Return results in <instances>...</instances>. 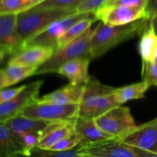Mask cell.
Returning <instances> with one entry per match:
<instances>
[{
	"label": "cell",
	"instance_id": "obj_1",
	"mask_svg": "<svg viewBox=\"0 0 157 157\" xmlns=\"http://www.w3.org/2000/svg\"><path fill=\"white\" fill-rule=\"evenodd\" d=\"M150 20L143 18L124 25L110 26L102 21L94 31L90 41L89 57L90 59L100 58L109 50L124 41L140 35Z\"/></svg>",
	"mask_w": 157,
	"mask_h": 157
},
{
	"label": "cell",
	"instance_id": "obj_2",
	"mask_svg": "<svg viewBox=\"0 0 157 157\" xmlns=\"http://www.w3.org/2000/svg\"><path fill=\"white\" fill-rule=\"evenodd\" d=\"M114 88L101 84L91 77L84 85V95L79 104V116L96 118L113 107L121 105L115 96Z\"/></svg>",
	"mask_w": 157,
	"mask_h": 157
},
{
	"label": "cell",
	"instance_id": "obj_3",
	"mask_svg": "<svg viewBox=\"0 0 157 157\" xmlns=\"http://www.w3.org/2000/svg\"><path fill=\"white\" fill-rule=\"evenodd\" d=\"M75 13H77L75 9H40L32 8L17 14L16 29L21 44L56 20Z\"/></svg>",
	"mask_w": 157,
	"mask_h": 157
},
{
	"label": "cell",
	"instance_id": "obj_4",
	"mask_svg": "<svg viewBox=\"0 0 157 157\" xmlns=\"http://www.w3.org/2000/svg\"><path fill=\"white\" fill-rule=\"evenodd\" d=\"M94 31L90 27L78 38L55 50L51 58L38 67L34 75L56 73L58 67L66 61L81 57L90 58L89 50Z\"/></svg>",
	"mask_w": 157,
	"mask_h": 157
},
{
	"label": "cell",
	"instance_id": "obj_5",
	"mask_svg": "<svg viewBox=\"0 0 157 157\" xmlns=\"http://www.w3.org/2000/svg\"><path fill=\"white\" fill-rule=\"evenodd\" d=\"M78 150L81 157H156L118 138L94 144L81 143L78 145Z\"/></svg>",
	"mask_w": 157,
	"mask_h": 157
},
{
	"label": "cell",
	"instance_id": "obj_6",
	"mask_svg": "<svg viewBox=\"0 0 157 157\" xmlns=\"http://www.w3.org/2000/svg\"><path fill=\"white\" fill-rule=\"evenodd\" d=\"M36 98L29 103L20 114L33 119L55 122H74L79 116V104L44 103L37 101Z\"/></svg>",
	"mask_w": 157,
	"mask_h": 157
},
{
	"label": "cell",
	"instance_id": "obj_7",
	"mask_svg": "<svg viewBox=\"0 0 157 157\" xmlns=\"http://www.w3.org/2000/svg\"><path fill=\"white\" fill-rule=\"evenodd\" d=\"M94 13H75L56 20L41 32L23 42L18 51L32 45L51 47L56 50L58 42L61 37L68 30L71 26Z\"/></svg>",
	"mask_w": 157,
	"mask_h": 157
},
{
	"label": "cell",
	"instance_id": "obj_8",
	"mask_svg": "<svg viewBox=\"0 0 157 157\" xmlns=\"http://www.w3.org/2000/svg\"><path fill=\"white\" fill-rule=\"evenodd\" d=\"M98 125L114 138L121 139L136 127L129 107L117 106L94 118Z\"/></svg>",
	"mask_w": 157,
	"mask_h": 157
},
{
	"label": "cell",
	"instance_id": "obj_9",
	"mask_svg": "<svg viewBox=\"0 0 157 157\" xmlns=\"http://www.w3.org/2000/svg\"><path fill=\"white\" fill-rule=\"evenodd\" d=\"M97 21L110 26L124 25L146 18V9L140 6H107L94 12Z\"/></svg>",
	"mask_w": 157,
	"mask_h": 157
},
{
	"label": "cell",
	"instance_id": "obj_10",
	"mask_svg": "<svg viewBox=\"0 0 157 157\" xmlns=\"http://www.w3.org/2000/svg\"><path fill=\"white\" fill-rule=\"evenodd\" d=\"M44 81L38 80L26 84L18 94L9 101L0 104V122H5L17 115L33 100L38 98Z\"/></svg>",
	"mask_w": 157,
	"mask_h": 157
},
{
	"label": "cell",
	"instance_id": "obj_11",
	"mask_svg": "<svg viewBox=\"0 0 157 157\" xmlns=\"http://www.w3.org/2000/svg\"><path fill=\"white\" fill-rule=\"evenodd\" d=\"M124 142L153 153L157 157V117L121 138Z\"/></svg>",
	"mask_w": 157,
	"mask_h": 157
},
{
	"label": "cell",
	"instance_id": "obj_12",
	"mask_svg": "<svg viewBox=\"0 0 157 157\" xmlns=\"http://www.w3.org/2000/svg\"><path fill=\"white\" fill-rule=\"evenodd\" d=\"M55 49L51 47L32 45L24 48L12 55L8 64L39 67L53 55Z\"/></svg>",
	"mask_w": 157,
	"mask_h": 157
},
{
	"label": "cell",
	"instance_id": "obj_13",
	"mask_svg": "<svg viewBox=\"0 0 157 157\" xmlns=\"http://www.w3.org/2000/svg\"><path fill=\"white\" fill-rule=\"evenodd\" d=\"M90 61L91 59L88 57H81L70 60L60 66L56 73L67 78L71 84L85 85L91 78L88 73Z\"/></svg>",
	"mask_w": 157,
	"mask_h": 157
},
{
	"label": "cell",
	"instance_id": "obj_14",
	"mask_svg": "<svg viewBox=\"0 0 157 157\" xmlns=\"http://www.w3.org/2000/svg\"><path fill=\"white\" fill-rule=\"evenodd\" d=\"M17 14L0 15V48L9 55L17 52L21 46L16 29Z\"/></svg>",
	"mask_w": 157,
	"mask_h": 157
},
{
	"label": "cell",
	"instance_id": "obj_15",
	"mask_svg": "<svg viewBox=\"0 0 157 157\" xmlns=\"http://www.w3.org/2000/svg\"><path fill=\"white\" fill-rule=\"evenodd\" d=\"M84 85H75L69 83L67 85L42 97H38L37 101L58 104H79L82 100Z\"/></svg>",
	"mask_w": 157,
	"mask_h": 157
},
{
	"label": "cell",
	"instance_id": "obj_16",
	"mask_svg": "<svg viewBox=\"0 0 157 157\" xmlns=\"http://www.w3.org/2000/svg\"><path fill=\"white\" fill-rule=\"evenodd\" d=\"M74 128L75 132L81 137L83 144H94L114 138L104 132L98 125L94 118L78 116L74 121Z\"/></svg>",
	"mask_w": 157,
	"mask_h": 157
},
{
	"label": "cell",
	"instance_id": "obj_17",
	"mask_svg": "<svg viewBox=\"0 0 157 157\" xmlns=\"http://www.w3.org/2000/svg\"><path fill=\"white\" fill-rule=\"evenodd\" d=\"M54 122L55 121L33 119V118L22 116L21 114L17 115L15 117L5 121L6 125L17 136L27 133H41L44 136L49 126Z\"/></svg>",
	"mask_w": 157,
	"mask_h": 157
},
{
	"label": "cell",
	"instance_id": "obj_18",
	"mask_svg": "<svg viewBox=\"0 0 157 157\" xmlns=\"http://www.w3.org/2000/svg\"><path fill=\"white\" fill-rule=\"evenodd\" d=\"M18 156H25L23 146L6 123L0 122V157Z\"/></svg>",
	"mask_w": 157,
	"mask_h": 157
},
{
	"label": "cell",
	"instance_id": "obj_19",
	"mask_svg": "<svg viewBox=\"0 0 157 157\" xmlns=\"http://www.w3.org/2000/svg\"><path fill=\"white\" fill-rule=\"evenodd\" d=\"M37 69L38 67L35 66L8 64L5 68L0 69V89L7 88L29 77L34 76Z\"/></svg>",
	"mask_w": 157,
	"mask_h": 157
},
{
	"label": "cell",
	"instance_id": "obj_20",
	"mask_svg": "<svg viewBox=\"0 0 157 157\" xmlns=\"http://www.w3.org/2000/svg\"><path fill=\"white\" fill-rule=\"evenodd\" d=\"M139 52L142 61L154 63L157 58V35L150 20L140 33Z\"/></svg>",
	"mask_w": 157,
	"mask_h": 157
},
{
	"label": "cell",
	"instance_id": "obj_21",
	"mask_svg": "<svg viewBox=\"0 0 157 157\" xmlns=\"http://www.w3.org/2000/svg\"><path fill=\"white\" fill-rule=\"evenodd\" d=\"M74 133H75L74 122H58L41 138L37 147L48 150Z\"/></svg>",
	"mask_w": 157,
	"mask_h": 157
},
{
	"label": "cell",
	"instance_id": "obj_22",
	"mask_svg": "<svg viewBox=\"0 0 157 157\" xmlns=\"http://www.w3.org/2000/svg\"><path fill=\"white\" fill-rule=\"evenodd\" d=\"M150 87L149 84L142 80V81L124 87H115L113 92L118 102L122 105L124 103L132 100L144 98L146 97V93Z\"/></svg>",
	"mask_w": 157,
	"mask_h": 157
},
{
	"label": "cell",
	"instance_id": "obj_23",
	"mask_svg": "<svg viewBox=\"0 0 157 157\" xmlns=\"http://www.w3.org/2000/svg\"><path fill=\"white\" fill-rule=\"evenodd\" d=\"M97 21L94 14L92 15L84 18L83 19L80 20L79 21L74 24L73 25L71 26L68 30L61 37L58 42V46L57 49L62 48L72 41L73 40L76 39L78 37L81 36L83 33L86 32L88 29L91 27L92 24Z\"/></svg>",
	"mask_w": 157,
	"mask_h": 157
},
{
	"label": "cell",
	"instance_id": "obj_24",
	"mask_svg": "<svg viewBox=\"0 0 157 157\" xmlns=\"http://www.w3.org/2000/svg\"><path fill=\"white\" fill-rule=\"evenodd\" d=\"M30 0H1L0 15L18 14L29 8Z\"/></svg>",
	"mask_w": 157,
	"mask_h": 157
},
{
	"label": "cell",
	"instance_id": "obj_25",
	"mask_svg": "<svg viewBox=\"0 0 157 157\" xmlns=\"http://www.w3.org/2000/svg\"><path fill=\"white\" fill-rule=\"evenodd\" d=\"M84 0H44L32 8L40 9H75Z\"/></svg>",
	"mask_w": 157,
	"mask_h": 157
},
{
	"label": "cell",
	"instance_id": "obj_26",
	"mask_svg": "<svg viewBox=\"0 0 157 157\" xmlns=\"http://www.w3.org/2000/svg\"><path fill=\"white\" fill-rule=\"evenodd\" d=\"M31 156L41 157H81L79 150H78V146L71 149V150H66V151H55V150H44V149H40L36 147L31 151Z\"/></svg>",
	"mask_w": 157,
	"mask_h": 157
},
{
	"label": "cell",
	"instance_id": "obj_27",
	"mask_svg": "<svg viewBox=\"0 0 157 157\" xmlns=\"http://www.w3.org/2000/svg\"><path fill=\"white\" fill-rule=\"evenodd\" d=\"M81 143H82V139L75 132L73 134L60 140L59 142L55 144V145L52 146L51 148L48 149V150H55V151H66V150H71V149L78 147Z\"/></svg>",
	"mask_w": 157,
	"mask_h": 157
},
{
	"label": "cell",
	"instance_id": "obj_28",
	"mask_svg": "<svg viewBox=\"0 0 157 157\" xmlns=\"http://www.w3.org/2000/svg\"><path fill=\"white\" fill-rule=\"evenodd\" d=\"M142 80L150 87H157V65L154 63L142 61Z\"/></svg>",
	"mask_w": 157,
	"mask_h": 157
},
{
	"label": "cell",
	"instance_id": "obj_29",
	"mask_svg": "<svg viewBox=\"0 0 157 157\" xmlns=\"http://www.w3.org/2000/svg\"><path fill=\"white\" fill-rule=\"evenodd\" d=\"M110 0H84L75 7L77 13H94L107 6Z\"/></svg>",
	"mask_w": 157,
	"mask_h": 157
},
{
	"label": "cell",
	"instance_id": "obj_30",
	"mask_svg": "<svg viewBox=\"0 0 157 157\" xmlns=\"http://www.w3.org/2000/svg\"><path fill=\"white\" fill-rule=\"evenodd\" d=\"M25 86L26 84H23V85L19 86V87H12V88L7 87V88L0 89V104H2V103L13 98L14 97L18 94L25 87Z\"/></svg>",
	"mask_w": 157,
	"mask_h": 157
},
{
	"label": "cell",
	"instance_id": "obj_31",
	"mask_svg": "<svg viewBox=\"0 0 157 157\" xmlns=\"http://www.w3.org/2000/svg\"><path fill=\"white\" fill-rule=\"evenodd\" d=\"M149 0H110L107 6H140V7H147Z\"/></svg>",
	"mask_w": 157,
	"mask_h": 157
},
{
	"label": "cell",
	"instance_id": "obj_32",
	"mask_svg": "<svg viewBox=\"0 0 157 157\" xmlns=\"http://www.w3.org/2000/svg\"><path fill=\"white\" fill-rule=\"evenodd\" d=\"M157 16V0H149L146 7V18L148 20Z\"/></svg>",
	"mask_w": 157,
	"mask_h": 157
},
{
	"label": "cell",
	"instance_id": "obj_33",
	"mask_svg": "<svg viewBox=\"0 0 157 157\" xmlns=\"http://www.w3.org/2000/svg\"><path fill=\"white\" fill-rule=\"evenodd\" d=\"M7 55H9V54H8V52H6V51H5L4 49L0 48V64L2 62V61L4 60L5 57H6Z\"/></svg>",
	"mask_w": 157,
	"mask_h": 157
},
{
	"label": "cell",
	"instance_id": "obj_34",
	"mask_svg": "<svg viewBox=\"0 0 157 157\" xmlns=\"http://www.w3.org/2000/svg\"><path fill=\"white\" fill-rule=\"evenodd\" d=\"M150 22H151L152 26H153V29H154L155 32H156V34L157 35V16L152 18V19L150 20Z\"/></svg>",
	"mask_w": 157,
	"mask_h": 157
},
{
	"label": "cell",
	"instance_id": "obj_35",
	"mask_svg": "<svg viewBox=\"0 0 157 157\" xmlns=\"http://www.w3.org/2000/svg\"><path fill=\"white\" fill-rule=\"evenodd\" d=\"M43 1H44V0H30V4H29V9H31V8L34 7V6H37V5L39 4V3H41V2H43Z\"/></svg>",
	"mask_w": 157,
	"mask_h": 157
},
{
	"label": "cell",
	"instance_id": "obj_36",
	"mask_svg": "<svg viewBox=\"0 0 157 157\" xmlns=\"http://www.w3.org/2000/svg\"><path fill=\"white\" fill-rule=\"evenodd\" d=\"M154 64H156V65H157V58H156V60H155V61H154Z\"/></svg>",
	"mask_w": 157,
	"mask_h": 157
},
{
	"label": "cell",
	"instance_id": "obj_37",
	"mask_svg": "<svg viewBox=\"0 0 157 157\" xmlns=\"http://www.w3.org/2000/svg\"><path fill=\"white\" fill-rule=\"evenodd\" d=\"M0 1H1V0H0Z\"/></svg>",
	"mask_w": 157,
	"mask_h": 157
}]
</instances>
